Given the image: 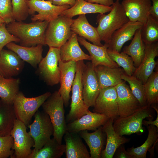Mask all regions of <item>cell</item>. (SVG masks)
<instances>
[{"label":"cell","mask_w":158,"mask_h":158,"mask_svg":"<svg viewBox=\"0 0 158 158\" xmlns=\"http://www.w3.org/2000/svg\"><path fill=\"white\" fill-rule=\"evenodd\" d=\"M152 2L150 14L158 19V0H150Z\"/></svg>","instance_id":"bcb514c9"},{"label":"cell","mask_w":158,"mask_h":158,"mask_svg":"<svg viewBox=\"0 0 158 158\" xmlns=\"http://www.w3.org/2000/svg\"><path fill=\"white\" fill-rule=\"evenodd\" d=\"M13 142L10 135L0 136V158H11L14 152L12 149Z\"/></svg>","instance_id":"ab89813d"},{"label":"cell","mask_w":158,"mask_h":158,"mask_svg":"<svg viewBox=\"0 0 158 158\" xmlns=\"http://www.w3.org/2000/svg\"><path fill=\"white\" fill-rule=\"evenodd\" d=\"M85 0V1H88V0Z\"/></svg>","instance_id":"681fc988"},{"label":"cell","mask_w":158,"mask_h":158,"mask_svg":"<svg viewBox=\"0 0 158 158\" xmlns=\"http://www.w3.org/2000/svg\"><path fill=\"white\" fill-rule=\"evenodd\" d=\"M141 30L142 39L145 44L158 41V19L150 14Z\"/></svg>","instance_id":"d590c367"},{"label":"cell","mask_w":158,"mask_h":158,"mask_svg":"<svg viewBox=\"0 0 158 158\" xmlns=\"http://www.w3.org/2000/svg\"><path fill=\"white\" fill-rule=\"evenodd\" d=\"M0 75H1L0 74Z\"/></svg>","instance_id":"f907efd6"},{"label":"cell","mask_w":158,"mask_h":158,"mask_svg":"<svg viewBox=\"0 0 158 158\" xmlns=\"http://www.w3.org/2000/svg\"><path fill=\"white\" fill-rule=\"evenodd\" d=\"M19 42L20 40L11 34L7 30L4 23L0 26V53L8 43L11 42Z\"/></svg>","instance_id":"b9f144b4"},{"label":"cell","mask_w":158,"mask_h":158,"mask_svg":"<svg viewBox=\"0 0 158 158\" xmlns=\"http://www.w3.org/2000/svg\"><path fill=\"white\" fill-rule=\"evenodd\" d=\"M145 45L144 58L133 75L143 84L146 83L152 73L157 64L155 60V58L158 56V41Z\"/></svg>","instance_id":"ac0fdd59"},{"label":"cell","mask_w":158,"mask_h":158,"mask_svg":"<svg viewBox=\"0 0 158 158\" xmlns=\"http://www.w3.org/2000/svg\"><path fill=\"white\" fill-rule=\"evenodd\" d=\"M51 94L47 92L35 97H27L19 91L13 104L16 118L28 126L39 108Z\"/></svg>","instance_id":"8992f818"},{"label":"cell","mask_w":158,"mask_h":158,"mask_svg":"<svg viewBox=\"0 0 158 158\" xmlns=\"http://www.w3.org/2000/svg\"><path fill=\"white\" fill-rule=\"evenodd\" d=\"M50 2L53 5L58 6L68 5L71 7L75 4L76 0H44Z\"/></svg>","instance_id":"ee69618b"},{"label":"cell","mask_w":158,"mask_h":158,"mask_svg":"<svg viewBox=\"0 0 158 158\" xmlns=\"http://www.w3.org/2000/svg\"><path fill=\"white\" fill-rule=\"evenodd\" d=\"M75 75L71 87V109L66 120L68 123L80 118L87 113L89 108L85 105L83 96L82 74L85 65L83 60L76 62Z\"/></svg>","instance_id":"5b68a950"},{"label":"cell","mask_w":158,"mask_h":158,"mask_svg":"<svg viewBox=\"0 0 158 158\" xmlns=\"http://www.w3.org/2000/svg\"><path fill=\"white\" fill-rule=\"evenodd\" d=\"M4 23V21L0 17V26Z\"/></svg>","instance_id":"c3c4849f"},{"label":"cell","mask_w":158,"mask_h":158,"mask_svg":"<svg viewBox=\"0 0 158 158\" xmlns=\"http://www.w3.org/2000/svg\"><path fill=\"white\" fill-rule=\"evenodd\" d=\"M79 43L88 51L91 58V63L94 68L98 65H103L111 68L120 67L109 57L107 51V45H95L86 41L85 39L78 37Z\"/></svg>","instance_id":"ffe728a7"},{"label":"cell","mask_w":158,"mask_h":158,"mask_svg":"<svg viewBox=\"0 0 158 158\" xmlns=\"http://www.w3.org/2000/svg\"><path fill=\"white\" fill-rule=\"evenodd\" d=\"M87 1L107 6H112L114 2L113 0H88Z\"/></svg>","instance_id":"7dc6e473"},{"label":"cell","mask_w":158,"mask_h":158,"mask_svg":"<svg viewBox=\"0 0 158 158\" xmlns=\"http://www.w3.org/2000/svg\"><path fill=\"white\" fill-rule=\"evenodd\" d=\"M157 67L144 84L146 104L150 106L158 103V69Z\"/></svg>","instance_id":"e575fe53"},{"label":"cell","mask_w":158,"mask_h":158,"mask_svg":"<svg viewBox=\"0 0 158 158\" xmlns=\"http://www.w3.org/2000/svg\"><path fill=\"white\" fill-rule=\"evenodd\" d=\"M121 4L129 21L145 23L152 8L150 0H123Z\"/></svg>","instance_id":"e0dca14e"},{"label":"cell","mask_w":158,"mask_h":158,"mask_svg":"<svg viewBox=\"0 0 158 158\" xmlns=\"http://www.w3.org/2000/svg\"><path fill=\"white\" fill-rule=\"evenodd\" d=\"M78 133L66 131L64 135L66 158H90V154Z\"/></svg>","instance_id":"484cf974"},{"label":"cell","mask_w":158,"mask_h":158,"mask_svg":"<svg viewBox=\"0 0 158 158\" xmlns=\"http://www.w3.org/2000/svg\"><path fill=\"white\" fill-rule=\"evenodd\" d=\"M83 96L84 103L88 108L93 107L101 89L91 63L85 64L82 76Z\"/></svg>","instance_id":"4fadbf2b"},{"label":"cell","mask_w":158,"mask_h":158,"mask_svg":"<svg viewBox=\"0 0 158 158\" xmlns=\"http://www.w3.org/2000/svg\"><path fill=\"white\" fill-rule=\"evenodd\" d=\"M60 59L59 48L49 47L47 54L38 65V72L48 85L52 86L59 83Z\"/></svg>","instance_id":"30bf717a"},{"label":"cell","mask_w":158,"mask_h":158,"mask_svg":"<svg viewBox=\"0 0 158 158\" xmlns=\"http://www.w3.org/2000/svg\"><path fill=\"white\" fill-rule=\"evenodd\" d=\"M107 14H100L97 17L96 29L101 41L107 44L113 33L129 21L119 0H116Z\"/></svg>","instance_id":"3957f363"},{"label":"cell","mask_w":158,"mask_h":158,"mask_svg":"<svg viewBox=\"0 0 158 158\" xmlns=\"http://www.w3.org/2000/svg\"><path fill=\"white\" fill-rule=\"evenodd\" d=\"M59 66L60 87L58 91L63 99L64 105L67 107L69 104L70 93L75 75L76 62L73 61L64 62L60 59Z\"/></svg>","instance_id":"9a60e30c"},{"label":"cell","mask_w":158,"mask_h":158,"mask_svg":"<svg viewBox=\"0 0 158 158\" xmlns=\"http://www.w3.org/2000/svg\"><path fill=\"white\" fill-rule=\"evenodd\" d=\"M27 126L16 118L10 135L14 140L11 158H28L34 145V140L27 131Z\"/></svg>","instance_id":"9c48e42d"},{"label":"cell","mask_w":158,"mask_h":158,"mask_svg":"<svg viewBox=\"0 0 158 158\" xmlns=\"http://www.w3.org/2000/svg\"><path fill=\"white\" fill-rule=\"evenodd\" d=\"M23 61L14 52L2 49L0 53V73L5 78L19 74L24 66Z\"/></svg>","instance_id":"44dd1931"},{"label":"cell","mask_w":158,"mask_h":158,"mask_svg":"<svg viewBox=\"0 0 158 158\" xmlns=\"http://www.w3.org/2000/svg\"><path fill=\"white\" fill-rule=\"evenodd\" d=\"M26 2L29 9V14H33L31 18L33 21L46 20L50 21L54 19L65 10L70 8L68 5H55L44 0H27Z\"/></svg>","instance_id":"8fae6325"},{"label":"cell","mask_w":158,"mask_h":158,"mask_svg":"<svg viewBox=\"0 0 158 158\" xmlns=\"http://www.w3.org/2000/svg\"><path fill=\"white\" fill-rule=\"evenodd\" d=\"M101 89L115 87L124 81L121 78L124 72L119 67L111 68L98 65L94 68Z\"/></svg>","instance_id":"4316f807"},{"label":"cell","mask_w":158,"mask_h":158,"mask_svg":"<svg viewBox=\"0 0 158 158\" xmlns=\"http://www.w3.org/2000/svg\"><path fill=\"white\" fill-rule=\"evenodd\" d=\"M157 104H154L150 106L151 107L155 110L157 113L156 119L154 121H152V119H150L149 121L143 120L142 122V125H144L146 126L149 125L155 126L158 128V109Z\"/></svg>","instance_id":"f6af8a7d"},{"label":"cell","mask_w":158,"mask_h":158,"mask_svg":"<svg viewBox=\"0 0 158 158\" xmlns=\"http://www.w3.org/2000/svg\"><path fill=\"white\" fill-rule=\"evenodd\" d=\"M114 119L109 118L102 126L103 131L107 135L106 146L102 150L101 158H112L117 149L121 145L128 142L130 139L121 136L114 130L113 126Z\"/></svg>","instance_id":"7402d4cb"},{"label":"cell","mask_w":158,"mask_h":158,"mask_svg":"<svg viewBox=\"0 0 158 158\" xmlns=\"http://www.w3.org/2000/svg\"><path fill=\"white\" fill-rule=\"evenodd\" d=\"M64 105L63 99L58 91L51 94L42 105L53 126V138L60 144H62L63 137L66 132Z\"/></svg>","instance_id":"7a4b0ae2"},{"label":"cell","mask_w":158,"mask_h":158,"mask_svg":"<svg viewBox=\"0 0 158 158\" xmlns=\"http://www.w3.org/2000/svg\"><path fill=\"white\" fill-rule=\"evenodd\" d=\"M71 31L80 37L87 39L94 44L102 46L100 39L96 29L90 24L85 15H79L78 17L73 19L71 26Z\"/></svg>","instance_id":"cb8c5ba5"},{"label":"cell","mask_w":158,"mask_h":158,"mask_svg":"<svg viewBox=\"0 0 158 158\" xmlns=\"http://www.w3.org/2000/svg\"><path fill=\"white\" fill-rule=\"evenodd\" d=\"M109 118L90 111L80 118L66 124V131L78 133L85 130H95L103 126Z\"/></svg>","instance_id":"2e32d148"},{"label":"cell","mask_w":158,"mask_h":158,"mask_svg":"<svg viewBox=\"0 0 158 158\" xmlns=\"http://www.w3.org/2000/svg\"><path fill=\"white\" fill-rule=\"evenodd\" d=\"M72 32V31H71ZM78 35L72 32L67 41L59 48L61 60L64 62L81 60H91L90 55L85 53L80 47Z\"/></svg>","instance_id":"603a6c76"},{"label":"cell","mask_w":158,"mask_h":158,"mask_svg":"<svg viewBox=\"0 0 158 158\" xmlns=\"http://www.w3.org/2000/svg\"><path fill=\"white\" fill-rule=\"evenodd\" d=\"M141 28L136 30L130 44L125 46L122 50L131 57L136 68L141 63L145 54V45L142 39Z\"/></svg>","instance_id":"4dcf8cb0"},{"label":"cell","mask_w":158,"mask_h":158,"mask_svg":"<svg viewBox=\"0 0 158 158\" xmlns=\"http://www.w3.org/2000/svg\"><path fill=\"white\" fill-rule=\"evenodd\" d=\"M0 17L6 25L15 21L11 0H0Z\"/></svg>","instance_id":"60d3db41"},{"label":"cell","mask_w":158,"mask_h":158,"mask_svg":"<svg viewBox=\"0 0 158 158\" xmlns=\"http://www.w3.org/2000/svg\"><path fill=\"white\" fill-rule=\"evenodd\" d=\"M117 93V101L119 116L126 117L135 112L141 106L133 94L129 86L125 82L115 86Z\"/></svg>","instance_id":"5bb4252c"},{"label":"cell","mask_w":158,"mask_h":158,"mask_svg":"<svg viewBox=\"0 0 158 158\" xmlns=\"http://www.w3.org/2000/svg\"><path fill=\"white\" fill-rule=\"evenodd\" d=\"M107 52L111 59L123 68L125 73L127 75H132L136 68L131 57L123 52L107 49Z\"/></svg>","instance_id":"8d00e7d4"},{"label":"cell","mask_w":158,"mask_h":158,"mask_svg":"<svg viewBox=\"0 0 158 158\" xmlns=\"http://www.w3.org/2000/svg\"><path fill=\"white\" fill-rule=\"evenodd\" d=\"M112 8V5L107 6L90 3L85 0H76L73 6L64 11L61 15L72 18L77 15L89 13L103 14L110 12Z\"/></svg>","instance_id":"83f0119b"},{"label":"cell","mask_w":158,"mask_h":158,"mask_svg":"<svg viewBox=\"0 0 158 158\" xmlns=\"http://www.w3.org/2000/svg\"><path fill=\"white\" fill-rule=\"evenodd\" d=\"M146 126L148 130V135L144 143L136 148L133 146L127 150L132 158H146L147 151L150 153L151 157L154 156L155 146L158 140V128L152 125Z\"/></svg>","instance_id":"f1b7e54d"},{"label":"cell","mask_w":158,"mask_h":158,"mask_svg":"<svg viewBox=\"0 0 158 158\" xmlns=\"http://www.w3.org/2000/svg\"><path fill=\"white\" fill-rule=\"evenodd\" d=\"M20 80L5 78L0 75V98L2 102L13 105L15 97L19 92Z\"/></svg>","instance_id":"d6a6232c"},{"label":"cell","mask_w":158,"mask_h":158,"mask_svg":"<svg viewBox=\"0 0 158 158\" xmlns=\"http://www.w3.org/2000/svg\"><path fill=\"white\" fill-rule=\"evenodd\" d=\"M16 119L13 105L5 104L0 100V136L10 135Z\"/></svg>","instance_id":"836d02e7"},{"label":"cell","mask_w":158,"mask_h":158,"mask_svg":"<svg viewBox=\"0 0 158 158\" xmlns=\"http://www.w3.org/2000/svg\"></svg>","instance_id":"816d5d0a"},{"label":"cell","mask_w":158,"mask_h":158,"mask_svg":"<svg viewBox=\"0 0 158 158\" xmlns=\"http://www.w3.org/2000/svg\"><path fill=\"white\" fill-rule=\"evenodd\" d=\"M13 16L15 20H25L29 14V9L26 0H11Z\"/></svg>","instance_id":"f35d334b"},{"label":"cell","mask_w":158,"mask_h":158,"mask_svg":"<svg viewBox=\"0 0 158 158\" xmlns=\"http://www.w3.org/2000/svg\"><path fill=\"white\" fill-rule=\"evenodd\" d=\"M49 21H37L30 23L15 21L6 25L7 30L18 38L23 46L30 47L45 45V35Z\"/></svg>","instance_id":"6da1fadb"},{"label":"cell","mask_w":158,"mask_h":158,"mask_svg":"<svg viewBox=\"0 0 158 158\" xmlns=\"http://www.w3.org/2000/svg\"><path fill=\"white\" fill-rule=\"evenodd\" d=\"M33 122L27 126L30 129L29 134L33 139L34 145L33 151L41 148L53 135V128L48 114L37 111L34 115Z\"/></svg>","instance_id":"ba28073f"},{"label":"cell","mask_w":158,"mask_h":158,"mask_svg":"<svg viewBox=\"0 0 158 158\" xmlns=\"http://www.w3.org/2000/svg\"><path fill=\"white\" fill-rule=\"evenodd\" d=\"M154 113L150 106H141L135 112L126 117H118L114 120L113 126L115 131L121 136L133 133L140 135L145 131L142 126L143 120L145 118L152 119Z\"/></svg>","instance_id":"277c9868"},{"label":"cell","mask_w":158,"mask_h":158,"mask_svg":"<svg viewBox=\"0 0 158 158\" xmlns=\"http://www.w3.org/2000/svg\"><path fill=\"white\" fill-rule=\"evenodd\" d=\"M72 20V18L61 15L50 21L45 33V45L60 48L71 35Z\"/></svg>","instance_id":"52a82bcc"},{"label":"cell","mask_w":158,"mask_h":158,"mask_svg":"<svg viewBox=\"0 0 158 158\" xmlns=\"http://www.w3.org/2000/svg\"><path fill=\"white\" fill-rule=\"evenodd\" d=\"M65 145L60 144L54 138L49 139L40 149L32 151L28 158H60L65 151Z\"/></svg>","instance_id":"1f68e13d"},{"label":"cell","mask_w":158,"mask_h":158,"mask_svg":"<svg viewBox=\"0 0 158 158\" xmlns=\"http://www.w3.org/2000/svg\"><path fill=\"white\" fill-rule=\"evenodd\" d=\"M102 126L93 132L90 133L87 130L81 131L78 133L89 147L90 158H100L104 145V136Z\"/></svg>","instance_id":"f546056e"},{"label":"cell","mask_w":158,"mask_h":158,"mask_svg":"<svg viewBox=\"0 0 158 158\" xmlns=\"http://www.w3.org/2000/svg\"><path fill=\"white\" fill-rule=\"evenodd\" d=\"M121 78L128 83L133 94L141 106L147 104L145 99L144 84L134 76L127 75L124 72L122 74Z\"/></svg>","instance_id":"74e56055"},{"label":"cell","mask_w":158,"mask_h":158,"mask_svg":"<svg viewBox=\"0 0 158 158\" xmlns=\"http://www.w3.org/2000/svg\"><path fill=\"white\" fill-rule=\"evenodd\" d=\"M117 97L115 87L101 89L93 106V112L115 119L119 117Z\"/></svg>","instance_id":"7c38bea8"},{"label":"cell","mask_w":158,"mask_h":158,"mask_svg":"<svg viewBox=\"0 0 158 158\" xmlns=\"http://www.w3.org/2000/svg\"><path fill=\"white\" fill-rule=\"evenodd\" d=\"M115 157L117 158H132L128 152L126 150L124 147L122 145L116 150Z\"/></svg>","instance_id":"7bdbcfd3"},{"label":"cell","mask_w":158,"mask_h":158,"mask_svg":"<svg viewBox=\"0 0 158 158\" xmlns=\"http://www.w3.org/2000/svg\"><path fill=\"white\" fill-rule=\"evenodd\" d=\"M143 25L140 22L129 20L113 33L108 42L105 44L108 48L120 52L125 43L132 40L136 30Z\"/></svg>","instance_id":"d6986e66"},{"label":"cell","mask_w":158,"mask_h":158,"mask_svg":"<svg viewBox=\"0 0 158 158\" xmlns=\"http://www.w3.org/2000/svg\"><path fill=\"white\" fill-rule=\"evenodd\" d=\"M43 46L39 44L27 47L11 42L6 46L8 50L16 53L23 61L29 63L34 68H36L43 58Z\"/></svg>","instance_id":"d4e9b609"}]
</instances>
